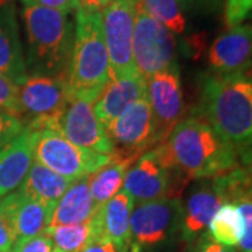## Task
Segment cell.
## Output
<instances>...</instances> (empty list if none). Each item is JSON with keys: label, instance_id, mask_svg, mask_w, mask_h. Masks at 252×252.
<instances>
[{"label": "cell", "instance_id": "35", "mask_svg": "<svg viewBox=\"0 0 252 252\" xmlns=\"http://www.w3.org/2000/svg\"><path fill=\"white\" fill-rule=\"evenodd\" d=\"M185 10H193V11H206V10L215 9L220 4L221 0H178Z\"/></svg>", "mask_w": 252, "mask_h": 252}, {"label": "cell", "instance_id": "24", "mask_svg": "<svg viewBox=\"0 0 252 252\" xmlns=\"http://www.w3.org/2000/svg\"><path fill=\"white\" fill-rule=\"evenodd\" d=\"M207 234L216 243L235 248L244 235V221L238 207L233 202H225L212 217Z\"/></svg>", "mask_w": 252, "mask_h": 252}, {"label": "cell", "instance_id": "40", "mask_svg": "<svg viewBox=\"0 0 252 252\" xmlns=\"http://www.w3.org/2000/svg\"><path fill=\"white\" fill-rule=\"evenodd\" d=\"M6 1H9V0H0V4H1V3H6Z\"/></svg>", "mask_w": 252, "mask_h": 252}, {"label": "cell", "instance_id": "32", "mask_svg": "<svg viewBox=\"0 0 252 252\" xmlns=\"http://www.w3.org/2000/svg\"><path fill=\"white\" fill-rule=\"evenodd\" d=\"M55 245L51 235L44 233L41 235H36L34 238L28 240L26 243L20 244L18 247L13 248L11 252H54Z\"/></svg>", "mask_w": 252, "mask_h": 252}, {"label": "cell", "instance_id": "41", "mask_svg": "<svg viewBox=\"0 0 252 252\" xmlns=\"http://www.w3.org/2000/svg\"><path fill=\"white\" fill-rule=\"evenodd\" d=\"M54 252H62V251H59V250H56V248H55V251Z\"/></svg>", "mask_w": 252, "mask_h": 252}, {"label": "cell", "instance_id": "19", "mask_svg": "<svg viewBox=\"0 0 252 252\" xmlns=\"http://www.w3.org/2000/svg\"><path fill=\"white\" fill-rule=\"evenodd\" d=\"M32 162V130L24 127L11 143L0 150V199L18 189Z\"/></svg>", "mask_w": 252, "mask_h": 252}, {"label": "cell", "instance_id": "6", "mask_svg": "<svg viewBox=\"0 0 252 252\" xmlns=\"http://www.w3.org/2000/svg\"><path fill=\"white\" fill-rule=\"evenodd\" d=\"M238 172L234 171L199 180L187 195L181 207L180 234L182 241L196 243L200 235L206 233L212 217L225 202H231L238 184Z\"/></svg>", "mask_w": 252, "mask_h": 252}, {"label": "cell", "instance_id": "11", "mask_svg": "<svg viewBox=\"0 0 252 252\" xmlns=\"http://www.w3.org/2000/svg\"><path fill=\"white\" fill-rule=\"evenodd\" d=\"M112 143V158L135 162L152 147L153 119L147 94L135 101L105 127Z\"/></svg>", "mask_w": 252, "mask_h": 252}, {"label": "cell", "instance_id": "34", "mask_svg": "<svg viewBox=\"0 0 252 252\" xmlns=\"http://www.w3.org/2000/svg\"><path fill=\"white\" fill-rule=\"evenodd\" d=\"M35 4H39L46 9L58 10L63 13H70L72 10H77V1L76 0H28Z\"/></svg>", "mask_w": 252, "mask_h": 252}, {"label": "cell", "instance_id": "42", "mask_svg": "<svg viewBox=\"0 0 252 252\" xmlns=\"http://www.w3.org/2000/svg\"><path fill=\"white\" fill-rule=\"evenodd\" d=\"M189 252H190V251H189Z\"/></svg>", "mask_w": 252, "mask_h": 252}, {"label": "cell", "instance_id": "31", "mask_svg": "<svg viewBox=\"0 0 252 252\" xmlns=\"http://www.w3.org/2000/svg\"><path fill=\"white\" fill-rule=\"evenodd\" d=\"M23 130L24 125L17 117L0 112V150L11 143Z\"/></svg>", "mask_w": 252, "mask_h": 252}, {"label": "cell", "instance_id": "33", "mask_svg": "<svg viewBox=\"0 0 252 252\" xmlns=\"http://www.w3.org/2000/svg\"><path fill=\"white\" fill-rule=\"evenodd\" d=\"M190 252H237L235 248H231V247H225V245H221V244L216 243L215 240L210 238V235L206 233L199 237L195 243V247Z\"/></svg>", "mask_w": 252, "mask_h": 252}, {"label": "cell", "instance_id": "21", "mask_svg": "<svg viewBox=\"0 0 252 252\" xmlns=\"http://www.w3.org/2000/svg\"><path fill=\"white\" fill-rule=\"evenodd\" d=\"M87 178L73 181L72 185L56 203L48 228L59 225L80 224L94 216L98 207L95 206L91 198Z\"/></svg>", "mask_w": 252, "mask_h": 252}, {"label": "cell", "instance_id": "8", "mask_svg": "<svg viewBox=\"0 0 252 252\" xmlns=\"http://www.w3.org/2000/svg\"><path fill=\"white\" fill-rule=\"evenodd\" d=\"M133 63L144 80L178 66L177 42L171 31L137 4L132 42Z\"/></svg>", "mask_w": 252, "mask_h": 252}, {"label": "cell", "instance_id": "12", "mask_svg": "<svg viewBox=\"0 0 252 252\" xmlns=\"http://www.w3.org/2000/svg\"><path fill=\"white\" fill-rule=\"evenodd\" d=\"M180 198H162L139 203L130 216L132 243L154 247L165 243L180 231Z\"/></svg>", "mask_w": 252, "mask_h": 252}, {"label": "cell", "instance_id": "27", "mask_svg": "<svg viewBox=\"0 0 252 252\" xmlns=\"http://www.w3.org/2000/svg\"><path fill=\"white\" fill-rule=\"evenodd\" d=\"M248 172V171H247ZM250 175V174H248ZM233 203L237 205L244 221V235L240 243V251L252 252V181L243 185L235 193Z\"/></svg>", "mask_w": 252, "mask_h": 252}, {"label": "cell", "instance_id": "2", "mask_svg": "<svg viewBox=\"0 0 252 252\" xmlns=\"http://www.w3.org/2000/svg\"><path fill=\"white\" fill-rule=\"evenodd\" d=\"M240 161H252V76L250 73L207 74L200 89L198 111Z\"/></svg>", "mask_w": 252, "mask_h": 252}, {"label": "cell", "instance_id": "3", "mask_svg": "<svg viewBox=\"0 0 252 252\" xmlns=\"http://www.w3.org/2000/svg\"><path fill=\"white\" fill-rule=\"evenodd\" d=\"M27 54V73L67 80L74 42V23L69 13L21 0Z\"/></svg>", "mask_w": 252, "mask_h": 252}, {"label": "cell", "instance_id": "18", "mask_svg": "<svg viewBox=\"0 0 252 252\" xmlns=\"http://www.w3.org/2000/svg\"><path fill=\"white\" fill-rule=\"evenodd\" d=\"M133 199L124 190H119L95 212V220L101 238L108 240L117 245L121 252H127L132 245L130 234V216L133 212Z\"/></svg>", "mask_w": 252, "mask_h": 252}, {"label": "cell", "instance_id": "15", "mask_svg": "<svg viewBox=\"0 0 252 252\" xmlns=\"http://www.w3.org/2000/svg\"><path fill=\"white\" fill-rule=\"evenodd\" d=\"M215 74L248 73L252 67V24H240L216 38L209 51Z\"/></svg>", "mask_w": 252, "mask_h": 252}, {"label": "cell", "instance_id": "20", "mask_svg": "<svg viewBox=\"0 0 252 252\" xmlns=\"http://www.w3.org/2000/svg\"><path fill=\"white\" fill-rule=\"evenodd\" d=\"M7 198L16 228V244L13 248L45 233L54 212L52 207L24 196L20 190L11 192L7 195Z\"/></svg>", "mask_w": 252, "mask_h": 252}, {"label": "cell", "instance_id": "22", "mask_svg": "<svg viewBox=\"0 0 252 252\" xmlns=\"http://www.w3.org/2000/svg\"><path fill=\"white\" fill-rule=\"evenodd\" d=\"M72 182L73 181L66 180L62 175L34 161L17 190L27 198L55 209Z\"/></svg>", "mask_w": 252, "mask_h": 252}, {"label": "cell", "instance_id": "36", "mask_svg": "<svg viewBox=\"0 0 252 252\" xmlns=\"http://www.w3.org/2000/svg\"><path fill=\"white\" fill-rule=\"evenodd\" d=\"M76 1H77V9L91 11V13H101L114 0H76Z\"/></svg>", "mask_w": 252, "mask_h": 252}, {"label": "cell", "instance_id": "30", "mask_svg": "<svg viewBox=\"0 0 252 252\" xmlns=\"http://www.w3.org/2000/svg\"><path fill=\"white\" fill-rule=\"evenodd\" d=\"M252 16V0H225V23L230 28L243 24Z\"/></svg>", "mask_w": 252, "mask_h": 252}, {"label": "cell", "instance_id": "17", "mask_svg": "<svg viewBox=\"0 0 252 252\" xmlns=\"http://www.w3.org/2000/svg\"><path fill=\"white\" fill-rule=\"evenodd\" d=\"M146 89V80L139 73L111 79L94 105L97 121L104 127L109 126L126 108L143 97Z\"/></svg>", "mask_w": 252, "mask_h": 252}, {"label": "cell", "instance_id": "25", "mask_svg": "<svg viewBox=\"0 0 252 252\" xmlns=\"http://www.w3.org/2000/svg\"><path fill=\"white\" fill-rule=\"evenodd\" d=\"M45 233L51 235L55 248L62 252H81L91 241L101 238L98 224L94 216L80 224L46 228Z\"/></svg>", "mask_w": 252, "mask_h": 252}, {"label": "cell", "instance_id": "14", "mask_svg": "<svg viewBox=\"0 0 252 252\" xmlns=\"http://www.w3.org/2000/svg\"><path fill=\"white\" fill-rule=\"evenodd\" d=\"M56 132L79 147L112 156V143L105 127L97 121L91 101L69 99L63 114L58 119Z\"/></svg>", "mask_w": 252, "mask_h": 252}, {"label": "cell", "instance_id": "29", "mask_svg": "<svg viewBox=\"0 0 252 252\" xmlns=\"http://www.w3.org/2000/svg\"><path fill=\"white\" fill-rule=\"evenodd\" d=\"M18 87L20 86L0 73V112L18 118Z\"/></svg>", "mask_w": 252, "mask_h": 252}, {"label": "cell", "instance_id": "23", "mask_svg": "<svg viewBox=\"0 0 252 252\" xmlns=\"http://www.w3.org/2000/svg\"><path fill=\"white\" fill-rule=\"evenodd\" d=\"M132 164H133L132 161L112 158L111 162L93 172L87 178L91 198L94 200L95 206L99 207L105 205L109 199L114 198L121 190V188L124 187L126 171Z\"/></svg>", "mask_w": 252, "mask_h": 252}, {"label": "cell", "instance_id": "5", "mask_svg": "<svg viewBox=\"0 0 252 252\" xmlns=\"http://www.w3.org/2000/svg\"><path fill=\"white\" fill-rule=\"evenodd\" d=\"M32 157L35 162L70 181L87 178L112 160L111 156L73 144L52 129L32 130Z\"/></svg>", "mask_w": 252, "mask_h": 252}, {"label": "cell", "instance_id": "39", "mask_svg": "<svg viewBox=\"0 0 252 252\" xmlns=\"http://www.w3.org/2000/svg\"><path fill=\"white\" fill-rule=\"evenodd\" d=\"M244 168H245V170L248 171V174H250V178H251V181H252V161L250 162L248 165H245Z\"/></svg>", "mask_w": 252, "mask_h": 252}, {"label": "cell", "instance_id": "16", "mask_svg": "<svg viewBox=\"0 0 252 252\" xmlns=\"http://www.w3.org/2000/svg\"><path fill=\"white\" fill-rule=\"evenodd\" d=\"M0 73L17 86L28 77L14 0L0 4Z\"/></svg>", "mask_w": 252, "mask_h": 252}, {"label": "cell", "instance_id": "9", "mask_svg": "<svg viewBox=\"0 0 252 252\" xmlns=\"http://www.w3.org/2000/svg\"><path fill=\"white\" fill-rule=\"evenodd\" d=\"M137 4L139 0H114L102 10L101 20L108 51L111 79L137 73L132 55Z\"/></svg>", "mask_w": 252, "mask_h": 252}, {"label": "cell", "instance_id": "13", "mask_svg": "<svg viewBox=\"0 0 252 252\" xmlns=\"http://www.w3.org/2000/svg\"><path fill=\"white\" fill-rule=\"evenodd\" d=\"M124 189L133 202L144 203L162 198H180L184 185L177 180L154 150H147L126 171Z\"/></svg>", "mask_w": 252, "mask_h": 252}, {"label": "cell", "instance_id": "7", "mask_svg": "<svg viewBox=\"0 0 252 252\" xmlns=\"http://www.w3.org/2000/svg\"><path fill=\"white\" fill-rule=\"evenodd\" d=\"M70 99L64 79L30 74L18 87V118L24 127L31 130H56L61 118Z\"/></svg>", "mask_w": 252, "mask_h": 252}, {"label": "cell", "instance_id": "4", "mask_svg": "<svg viewBox=\"0 0 252 252\" xmlns=\"http://www.w3.org/2000/svg\"><path fill=\"white\" fill-rule=\"evenodd\" d=\"M109 80V58L101 13L77 9L72 61L66 80L69 95L95 102Z\"/></svg>", "mask_w": 252, "mask_h": 252}, {"label": "cell", "instance_id": "38", "mask_svg": "<svg viewBox=\"0 0 252 252\" xmlns=\"http://www.w3.org/2000/svg\"><path fill=\"white\" fill-rule=\"evenodd\" d=\"M130 252H142V248L137 244L132 243V245H130Z\"/></svg>", "mask_w": 252, "mask_h": 252}, {"label": "cell", "instance_id": "43", "mask_svg": "<svg viewBox=\"0 0 252 252\" xmlns=\"http://www.w3.org/2000/svg\"><path fill=\"white\" fill-rule=\"evenodd\" d=\"M251 76H252V74H251Z\"/></svg>", "mask_w": 252, "mask_h": 252}, {"label": "cell", "instance_id": "28", "mask_svg": "<svg viewBox=\"0 0 252 252\" xmlns=\"http://www.w3.org/2000/svg\"><path fill=\"white\" fill-rule=\"evenodd\" d=\"M16 244V228L9 198L0 199V252H11Z\"/></svg>", "mask_w": 252, "mask_h": 252}, {"label": "cell", "instance_id": "10", "mask_svg": "<svg viewBox=\"0 0 252 252\" xmlns=\"http://www.w3.org/2000/svg\"><path fill=\"white\" fill-rule=\"evenodd\" d=\"M146 94L152 109L153 137L152 147L164 143L184 117V93L180 67L156 73L146 80Z\"/></svg>", "mask_w": 252, "mask_h": 252}, {"label": "cell", "instance_id": "1", "mask_svg": "<svg viewBox=\"0 0 252 252\" xmlns=\"http://www.w3.org/2000/svg\"><path fill=\"white\" fill-rule=\"evenodd\" d=\"M153 150L184 187L189 181L215 178L240 167L237 152L199 112L181 119L168 139Z\"/></svg>", "mask_w": 252, "mask_h": 252}, {"label": "cell", "instance_id": "37", "mask_svg": "<svg viewBox=\"0 0 252 252\" xmlns=\"http://www.w3.org/2000/svg\"><path fill=\"white\" fill-rule=\"evenodd\" d=\"M81 252H121L117 248L115 244H112L108 240L99 238V240H94L91 241L84 250Z\"/></svg>", "mask_w": 252, "mask_h": 252}, {"label": "cell", "instance_id": "26", "mask_svg": "<svg viewBox=\"0 0 252 252\" xmlns=\"http://www.w3.org/2000/svg\"><path fill=\"white\" fill-rule=\"evenodd\" d=\"M139 3L147 14L165 26L171 32L180 35L185 32L187 20L178 0H139Z\"/></svg>", "mask_w": 252, "mask_h": 252}]
</instances>
